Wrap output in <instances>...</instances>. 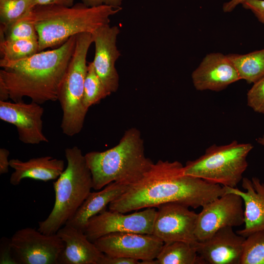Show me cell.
Here are the masks:
<instances>
[{
  "label": "cell",
  "instance_id": "cell-1",
  "mask_svg": "<svg viewBox=\"0 0 264 264\" xmlns=\"http://www.w3.org/2000/svg\"><path fill=\"white\" fill-rule=\"evenodd\" d=\"M183 166L177 161L158 160L111 201L109 210L126 213L171 202L196 209L225 194L221 185L184 175Z\"/></svg>",
  "mask_w": 264,
  "mask_h": 264
},
{
  "label": "cell",
  "instance_id": "cell-2",
  "mask_svg": "<svg viewBox=\"0 0 264 264\" xmlns=\"http://www.w3.org/2000/svg\"><path fill=\"white\" fill-rule=\"evenodd\" d=\"M76 35L55 49L26 58L14 61L1 59L0 78L9 90V98L19 102L28 97L40 105L57 101L75 49Z\"/></svg>",
  "mask_w": 264,
  "mask_h": 264
},
{
  "label": "cell",
  "instance_id": "cell-3",
  "mask_svg": "<svg viewBox=\"0 0 264 264\" xmlns=\"http://www.w3.org/2000/svg\"><path fill=\"white\" fill-rule=\"evenodd\" d=\"M121 9V7L107 5L88 7L82 2L72 7L37 5L18 20L25 21L34 25L38 36L40 52L62 45L70 37L78 34L92 33L109 24L110 17Z\"/></svg>",
  "mask_w": 264,
  "mask_h": 264
},
{
  "label": "cell",
  "instance_id": "cell-4",
  "mask_svg": "<svg viewBox=\"0 0 264 264\" xmlns=\"http://www.w3.org/2000/svg\"><path fill=\"white\" fill-rule=\"evenodd\" d=\"M85 157L95 190L113 182L133 184L141 180L154 164L146 157L143 139L135 128L127 130L114 147L103 152H88Z\"/></svg>",
  "mask_w": 264,
  "mask_h": 264
},
{
  "label": "cell",
  "instance_id": "cell-5",
  "mask_svg": "<svg viewBox=\"0 0 264 264\" xmlns=\"http://www.w3.org/2000/svg\"><path fill=\"white\" fill-rule=\"evenodd\" d=\"M67 165L53 182L55 202L48 217L39 222L38 230L48 235L57 231L75 215L92 189L90 171L77 146L65 151Z\"/></svg>",
  "mask_w": 264,
  "mask_h": 264
},
{
  "label": "cell",
  "instance_id": "cell-6",
  "mask_svg": "<svg viewBox=\"0 0 264 264\" xmlns=\"http://www.w3.org/2000/svg\"><path fill=\"white\" fill-rule=\"evenodd\" d=\"M253 148L251 143L237 140L223 145L213 144L198 158L188 161L183 166V173L210 183L235 188L243 178L248 166L247 156Z\"/></svg>",
  "mask_w": 264,
  "mask_h": 264
},
{
  "label": "cell",
  "instance_id": "cell-7",
  "mask_svg": "<svg viewBox=\"0 0 264 264\" xmlns=\"http://www.w3.org/2000/svg\"><path fill=\"white\" fill-rule=\"evenodd\" d=\"M93 43L91 33L76 35L75 49L60 89L58 101L62 111L61 128L64 134L73 136L82 130L88 112L83 104L87 56Z\"/></svg>",
  "mask_w": 264,
  "mask_h": 264
},
{
  "label": "cell",
  "instance_id": "cell-8",
  "mask_svg": "<svg viewBox=\"0 0 264 264\" xmlns=\"http://www.w3.org/2000/svg\"><path fill=\"white\" fill-rule=\"evenodd\" d=\"M10 243L16 264H58L65 246L57 234H45L30 227L17 231Z\"/></svg>",
  "mask_w": 264,
  "mask_h": 264
},
{
  "label": "cell",
  "instance_id": "cell-9",
  "mask_svg": "<svg viewBox=\"0 0 264 264\" xmlns=\"http://www.w3.org/2000/svg\"><path fill=\"white\" fill-rule=\"evenodd\" d=\"M155 207L147 208L130 214L104 210L91 218L84 231L91 242L112 233L152 234L156 213Z\"/></svg>",
  "mask_w": 264,
  "mask_h": 264
},
{
  "label": "cell",
  "instance_id": "cell-10",
  "mask_svg": "<svg viewBox=\"0 0 264 264\" xmlns=\"http://www.w3.org/2000/svg\"><path fill=\"white\" fill-rule=\"evenodd\" d=\"M243 202L239 195L230 193L203 205L198 214L195 230L197 241L206 240L222 228L244 223Z\"/></svg>",
  "mask_w": 264,
  "mask_h": 264
},
{
  "label": "cell",
  "instance_id": "cell-11",
  "mask_svg": "<svg viewBox=\"0 0 264 264\" xmlns=\"http://www.w3.org/2000/svg\"><path fill=\"white\" fill-rule=\"evenodd\" d=\"M152 234L164 243L182 241L194 244L198 214L182 204L171 202L157 207Z\"/></svg>",
  "mask_w": 264,
  "mask_h": 264
},
{
  "label": "cell",
  "instance_id": "cell-12",
  "mask_svg": "<svg viewBox=\"0 0 264 264\" xmlns=\"http://www.w3.org/2000/svg\"><path fill=\"white\" fill-rule=\"evenodd\" d=\"M93 242L108 256L129 258L139 261L155 259L164 244L153 234L126 232L110 233Z\"/></svg>",
  "mask_w": 264,
  "mask_h": 264
},
{
  "label": "cell",
  "instance_id": "cell-13",
  "mask_svg": "<svg viewBox=\"0 0 264 264\" xmlns=\"http://www.w3.org/2000/svg\"><path fill=\"white\" fill-rule=\"evenodd\" d=\"M44 108L34 102L0 101V119L14 125L19 140L26 144L48 142L43 131Z\"/></svg>",
  "mask_w": 264,
  "mask_h": 264
},
{
  "label": "cell",
  "instance_id": "cell-14",
  "mask_svg": "<svg viewBox=\"0 0 264 264\" xmlns=\"http://www.w3.org/2000/svg\"><path fill=\"white\" fill-rule=\"evenodd\" d=\"M119 31L117 26L108 24L91 33L95 45L92 63L96 73L110 94L115 92L119 87V77L115 65L120 56L116 45Z\"/></svg>",
  "mask_w": 264,
  "mask_h": 264
},
{
  "label": "cell",
  "instance_id": "cell-15",
  "mask_svg": "<svg viewBox=\"0 0 264 264\" xmlns=\"http://www.w3.org/2000/svg\"><path fill=\"white\" fill-rule=\"evenodd\" d=\"M245 238L228 226L194 246L204 264H241Z\"/></svg>",
  "mask_w": 264,
  "mask_h": 264
},
{
  "label": "cell",
  "instance_id": "cell-16",
  "mask_svg": "<svg viewBox=\"0 0 264 264\" xmlns=\"http://www.w3.org/2000/svg\"><path fill=\"white\" fill-rule=\"evenodd\" d=\"M193 85L199 91H220L241 79L227 55L210 53L203 59L191 75Z\"/></svg>",
  "mask_w": 264,
  "mask_h": 264
},
{
  "label": "cell",
  "instance_id": "cell-17",
  "mask_svg": "<svg viewBox=\"0 0 264 264\" xmlns=\"http://www.w3.org/2000/svg\"><path fill=\"white\" fill-rule=\"evenodd\" d=\"M242 191L236 187L223 186L225 193L239 195L244 204V226L236 233L244 237L260 230H264V183L257 177L251 179L242 178Z\"/></svg>",
  "mask_w": 264,
  "mask_h": 264
},
{
  "label": "cell",
  "instance_id": "cell-18",
  "mask_svg": "<svg viewBox=\"0 0 264 264\" xmlns=\"http://www.w3.org/2000/svg\"><path fill=\"white\" fill-rule=\"evenodd\" d=\"M56 234L65 243L58 264H98L104 255L81 229L66 224Z\"/></svg>",
  "mask_w": 264,
  "mask_h": 264
},
{
  "label": "cell",
  "instance_id": "cell-19",
  "mask_svg": "<svg viewBox=\"0 0 264 264\" xmlns=\"http://www.w3.org/2000/svg\"><path fill=\"white\" fill-rule=\"evenodd\" d=\"M9 164L14 170L9 179L14 186L19 185L26 178L43 181L56 180L65 169L63 160L50 156L32 158L26 161L11 159Z\"/></svg>",
  "mask_w": 264,
  "mask_h": 264
},
{
  "label": "cell",
  "instance_id": "cell-20",
  "mask_svg": "<svg viewBox=\"0 0 264 264\" xmlns=\"http://www.w3.org/2000/svg\"><path fill=\"white\" fill-rule=\"evenodd\" d=\"M128 186L113 182L99 191L91 192L74 216L66 224L84 231L88 220L106 210L111 201L126 191Z\"/></svg>",
  "mask_w": 264,
  "mask_h": 264
},
{
  "label": "cell",
  "instance_id": "cell-21",
  "mask_svg": "<svg viewBox=\"0 0 264 264\" xmlns=\"http://www.w3.org/2000/svg\"><path fill=\"white\" fill-rule=\"evenodd\" d=\"M155 259L158 264H204L194 244L182 241L164 243Z\"/></svg>",
  "mask_w": 264,
  "mask_h": 264
},
{
  "label": "cell",
  "instance_id": "cell-22",
  "mask_svg": "<svg viewBox=\"0 0 264 264\" xmlns=\"http://www.w3.org/2000/svg\"><path fill=\"white\" fill-rule=\"evenodd\" d=\"M227 56L241 80L254 83L264 77V48L245 54L231 53Z\"/></svg>",
  "mask_w": 264,
  "mask_h": 264
},
{
  "label": "cell",
  "instance_id": "cell-23",
  "mask_svg": "<svg viewBox=\"0 0 264 264\" xmlns=\"http://www.w3.org/2000/svg\"><path fill=\"white\" fill-rule=\"evenodd\" d=\"M0 50L5 61H14L29 57L39 52L38 40H8L0 27Z\"/></svg>",
  "mask_w": 264,
  "mask_h": 264
},
{
  "label": "cell",
  "instance_id": "cell-24",
  "mask_svg": "<svg viewBox=\"0 0 264 264\" xmlns=\"http://www.w3.org/2000/svg\"><path fill=\"white\" fill-rule=\"evenodd\" d=\"M110 94L96 73L92 62L88 63L84 83L83 104L85 109L88 110L91 106Z\"/></svg>",
  "mask_w": 264,
  "mask_h": 264
},
{
  "label": "cell",
  "instance_id": "cell-25",
  "mask_svg": "<svg viewBox=\"0 0 264 264\" xmlns=\"http://www.w3.org/2000/svg\"><path fill=\"white\" fill-rule=\"evenodd\" d=\"M241 264H264V230L246 237Z\"/></svg>",
  "mask_w": 264,
  "mask_h": 264
},
{
  "label": "cell",
  "instance_id": "cell-26",
  "mask_svg": "<svg viewBox=\"0 0 264 264\" xmlns=\"http://www.w3.org/2000/svg\"><path fill=\"white\" fill-rule=\"evenodd\" d=\"M32 0H0V26L5 29L32 8Z\"/></svg>",
  "mask_w": 264,
  "mask_h": 264
},
{
  "label": "cell",
  "instance_id": "cell-27",
  "mask_svg": "<svg viewBox=\"0 0 264 264\" xmlns=\"http://www.w3.org/2000/svg\"><path fill=\"white\" fill-rule=\"evenodd\" d=\"M3 29L5 38L8 40H38V36L34 25L23 20H18Z\"/></svg>",
  "mask_w": 264,
  "mask_h": 264
},
{
  "label": "cell",
  "instance_id": "cell-28",
  "mask_svg": "<svg viewBox=\"0 0 264 264\" xmlns=\"http://www.w3.org/2000/svg\"><path fill=\"white\" fill-rule=\"evenodd\" d=\"M247 103L254 111L264 113V77L253 83L248 90Z\"/></svg>",
  "mask_w": 264,
  "mask_h": 264
},
{
  "label": "cell",
  "instance_id": "cell-29",
  "mask_svg": "<svg viewBox=\"0 0 264 264\" xmlns=\"http://www.w3.org/2000/svg\"><path fill=\"white\" fill-rule=\"evenodd\" d=\"M242 4L244 8L251 10L264 24V0H245Z\"/></svg>",
  "mask_w": 264,
  "mask_h": 264
},
{
  "label": "cell",
  "instance_id": "cell-30",
  "mask_svg": "<svg viewBox=\"0 0 264 264\" xmlns=\"http://www.w3.org/2000/svg\"><path fill=\"white\" fill-rule=\"evenodd\" d=\"M0 264H16L12 256L10 238H2L1 239Z\"/></svg>",
  "mask_w": 264,
  "mask_h": 264
},
{
  "label": "cell",
  "instance_id": "cell-31",
  "mask_svg": "<svg viewBox=\"0 0 264 264\" xmlns=\"http://www.w3.org/2000/svg\"><path fill=\"white\" fill-rule=\"evenodd\" d=\"M98 264H140V261L129 258L109 257L104 254Z\"/></svg>",
  "mask_w": 264,
  "mask_h": 264
},
{
  "label": "cell",
  "instance_id": "cell-32",
  "mask_svg": "<svg viewBox=\"0 0 264 264\" xmlns=\"http://www.w3.org/2000/svg\"><path fill=\"white\" fill-rule=\"evenodd\" d=\"M88 7L107 5L114 7H120L123 0H81Z\"/></svg>",
  "mask_w": 264,
  "mask_h": 264
},
{
  "label": "cell",
  "instance_id": "cell-33",
  "mask_svg": "<svg viewBox=\"0 0 264 264\" xmlns=\"http://www.w3.org/2000/svg\"><path fill=\"white\" fill-rule=\"evenodd\" d=\"M74 0H32V8L37 5H58L66 7H72Z\"/></svg>",
  "mask_w": 264,
  "mask_h": 264
},
{
  "label": "cell",
  "instance_id": "cell-34",
  "mask_svg": "<svg viewBox=\"0 0 264 264\" xmlns=\"http://www.w3.org/2000/svg\"><path fill=\"white\" fill-rule=\"evenodd\" d=\"M9 151L5 148L0 149V174H6L9 171L10 167L9 160L8 159Z\"/></svg>",
  "mask_w": 264,
  "mask_h": 264
},
{
  "label": "cell",
  "instance_id": "cell-35",
  "mask_svg": "<svg viewBox=\"0 0 264 264\" xmlns=\"http://www.w3.org/2000/svg\"><path fill=\"white\" fill-rule=\"evenodd\" d=\"M245 0H231L225 2L222 6L224 12H230L233 11L239 4H242Z\"/></svg>",
  "mask_w": 264,
  "mask_h": 264
},
{
  "label": "cell",
  "instance_id": "cell-36",
  "mask_svg": "<svg viewBox=\"0 0 264 264\" xmlns=\"http://www.w3.org/2000/svg\"><path fill=\"white\" fill-rule=\"evenodd\" d=\"M8 98L9 90L2 79L0 78V101H7Z\"/></svg>",
  "mask_w": 264,
  "mask_h": 264
},
{
  "label": "cell",
  "instance_id": "cell-37",
  "mask_svg": "<svg viewBox=\"0 0 264 264\" xmlns=\"http://www.w3.org/2000/svg\"><path fill=\"white\" fill-rule=\"evenodd\" d=\"M257 141L259 144L264 146V133L262 136L257 139Z\"/></svg>",
  "mask_w": 264,
  "mask_h": 264
}]
</instances>
